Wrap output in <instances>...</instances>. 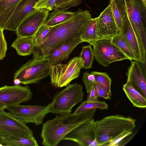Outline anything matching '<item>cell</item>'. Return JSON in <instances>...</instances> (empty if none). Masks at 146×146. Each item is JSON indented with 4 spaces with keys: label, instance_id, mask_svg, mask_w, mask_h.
<instances>
[{
    "label": "cell",
    "instance_id": "obj_1",
    "mask_svg": "<svg viewBox=\"0 0 146 146\" xmlns=\"http://www.w3.org/2000/svg\"><path fill=\"white\" fill-rule=\"evenodd\" d=\"M92 18L88 11L79 9L70 18L53 26L41 43L34 47L33 59H43L54 48L73 38L81 36Z\"/></svg>",
    "mask_w": 146,
    "mask_h": 146
},
{
    "label": "cell",
    "instance_id": "obj_2",
    "mask_svg": "<svg viewBox=\"0 0 146 146\" xmlns=\"http://www.w3.org/2000/svg\"><path fill=\"white\" fill-rule=\"evenodd\" d=\"M94 108L78 113H67L58 115L42 124L40 135L42 144L56 146L70 131L80 124L92 118Z\"/></svg>",
    "mask_w": 146,
    "mask_h": 146
},
{
    "label": "cell",
    "instance_id": "obj_3",
    "mask_svg": "<svg viewBox=\"0 0 146 146\" xmlns=\"http://www.w3.org/2000/svg\"><path fill=\"white\" fill-rule=\"evenodd\" d=\"M136 121L130 117L116 115L95 122L97 146H108L123 134L134 129Z\"/></svg>",
    "mask_w": 146,
    "mask_h": 146
},
{
    "label": "cell",
    "instance_id": "obj_4",
    "mask_svg": "<svg viewBox=\"0 0 146 146\" xmlns=\"http://www.w3.org/2000/svg\"><path fill=\"white\" fill-rule=\"evenodd\" d=\"M129 20L138 44L141 62H146V5L142 0H125Z\"/></svg>",
    "mask_w": 146,
    "mask_h": 146
},
{
    "label": "cell",
    "instance_id": "obj_5",
    "mask_svg": "<svg viewBox=\"0 0 146 146\" xmlns=\"http://www.w3.org/2000/svg\"><path fill=\"white\" fill-rule=\"evenodd\" d=\"M66 87L54 95L49 107L50 113L60 115L70 113L72 108L83 100L84 93L81 84L75 83Z\"/></svg>",
    "mask_w": 146,
    "mask_h": 146
},
{
    "label": "cell",
    "instance_id": "obj_6",
    "mask_svg": "<svg viewBox=\"0 0 146 146\" xmlns=\"http://www.w3.org/2000/svg\"><path fill=\"white\" fill-rule=\"evenodd\" d=\"M84 61L79 57L71 59L66 64L60 63L50 66L49 75L50 84L56 88L66 86L80 75V70L83 68Z\"/></svg>",
    "mask_w": 146,
    "mask_h": 146
},
{
    "label": "cell",
    "instance_id": "obj_7",
    "mask_svg": "<svg viewBox=\"0 0 146 146\" xmlns=\"http://www.w3.org/2000/svg\"><path fill=\"white\" fill-rule=\"evenodd\" d=\"M50 66L48 59H31L15 72L14 79L25 85L38 83L49 75Z\"/></svg>",
    "mask_w": 146,
    "mask_h": 146
},
{
    "label": "cell",
    "instance_id": "obj_8",
    "mask_svg": "<svg viewBox=\"0 0 146 146\" xmlns=\"http://www.w3.org/2000/svg\"><path fill=\"white\" fill-rule=\"evenodd\" d=\"M50 103L44 106L19 105L6 106L11 115L25 123L42 124L45 116L50 113Z\"/></svg>",
    "mask_w": 146,
    "mask_h": 146
},
{
    "label": "cell",
    "instance_id": "obj_9",
    "mask_svg": "<svg viewBox=\"0 0 146 146\" xmlns=\"http://www.w3.org/2000/svg\"><path fill=\"white\" fill-rule=\"evenodd\" d=\"M93 50L96 60L102 66L108 67L115 61L129 59L111 40L103 39L98 40L93 45Z\"/></svg>",
    "mask_w": 146,
    "mask_h": 146
},
{
    "label": "cell",
    "instance_id": "obj_10",
    "mask_svg": "<svg viewBox=\"0 0 146 146\" xmlns=\"http://www.w3.org/2000/svg\"><path fill=\"white\" fill-rule=\"evenodd\" d=\"M4 109L0 111V135L4 137L33 136V131L25 123L13 117Z\"/></svg>",
    "mask_w": 146,
    "mask_h": 146
},
{
    "label": "cell",
    "instance_id": "obj_11",
    "mask_svg": "<svg viewBox=\"0 0 146 146\" xmlns=\"http://www.w3.org/2000/svg\"><path fill=\"white\" fill-rule=\"evenodd\" d=\"M49 11L45 9H34L22 21L15 32L17 37L33 36L39 28L45 24Z\"/></svg>",
    "mask_w": 146,
    "mask_h": 146
},
{
    "label": "cell",
    "instance_id": "obj_12",
    "mask_svg": "<svg viewBox=\"0 0 146 146\" xmlns=\"http://www.w3.org/2000/svg\"><path fill=\"white\" fill-rule=\"evenodd\" d=\"M95 122L92 118L86 121L69 132L63 140L72 141L79 146H97Z\"/></svg>",
    "mask_w": 146,
    "mask_h": 146
},
{
    "label": "cell",
    "instance_id": "obj_13",
    "mask_svg": "<svg viewBox=\"0 0 146 146\" xmlns=\"http://www.w3.org/2000/svg\"><path fill=\"white\" fill-rule=\"evenodd\" d=\"M32 95L28 86L6 85L0 87V103L4 104L6 106L19 105L28 101Z\"/></svg>",
    "mask_w": 146,
    "mask_h": 146
},
{
    "label": "cell",
    "instance_id": "obj_14",
    "mask_svg": "<svg viewBox=\"0 0 146 146\" xmlns=\"http://www.w3.org/2000/svg\"><path fill=\"white\" fill-rule=\"evenodd\" d=\"M96 19L98 40H111L120 32L114 19L110 3Z\"/></svg>",
    "mask_w": 146,
    "mask_h": 146
},
{
    "label": "cell",
    "instance_id": "obj_15",
    "mask_svg": "<svg viewBox=\"0 0 146 146\" xmlns=\"http://www.w3.org/2000/svg\"><path fill=\"white\" fill-rule=\"evenodd\" d=\"M82 42H83L81 36L73 38L52 49L44 58L48 59L50 66L60 63L68 59L70 54L77 45Z\"/></svg>",
    "mask_w": 146,
    "mask_h": 146
},
{
    "label": "cell",
    "instance_id": "obj_16",
    "mask_svg": "<svg viewBox=\"0 0 146 146\" xmlns=\"http://www.w3.org/2000/svg\"><path fill=\"white\" fill-rule=\"evenodd\" d=\"M131 64L126 73L127 82L132 87L146 98V79L142 68L139 62L131 60Z\"/></svg>",
    "mask_w": 146,
    "mask_h": 146
},
{
    "label": "cell",
    "instance_id": "obj_17",
    "mask_svg": "<svg viewBox=\"0 0 146 146\" xmlns=\"http://www.w3.org/2000/svg\"><path fill=\"white\" fill-rule=\"evenodd\" d=\"M38 0H21L7 22L5 29L15 32L23 19L35 9L34 6Z\"/></svg>",
    "mask_w": 146,
    "mask_h": 146
},
{
    "label": "cell",
    "instance_id": "obj_18",
    "mask_svg": "<svg viewBox=\"0 0 146 146\" xmlns=\"http://www.w3.org/2000/svg\"><path fill=\"white\" fill-rule=\"evenodd\" d=\"M120 32L129 45L136 60L140 62L141 58L137 41L127 16L122 18V25Z\"/></svg>",
    "mask_w": 146,
    "mask_h": 146
},
{
    "label": "cell",
    "instance_id": "obj_19",
    "mask_svg": "<svg viewBox=\"0 0 146 146\" xmlns=\"http://www.w3.org/2000/svg\"><path fill=\"white\" fill-rule=\"evenodd\" d=\"M21 0H0V29L2 31Z\"/></svg>",
    "mask_w": 146,
    "mask_h": 146
},
{
    "label": "cell",
    "instance_id": "obj_20",
    "mask_svg": "<svg viewBox=\"0 0 146 146\" xmlns=\"http://www.w3.org/2000/svg\"><path fill=\"white\" fill-rule=\"evenodd\" d=\"M33 36L17 37L11 47L15 49L19 55H30L32 54L34 46Z\"/></svg>",
    "mask_w": 146,
    "mask_h": 146
},
{
    "label": "cell",
    "instance_id": "obj_21",
    "mask_svg": "<svg viewBox=\"0 0 146 146\" xmlns=\"http://www.w3.org/2000/svg\"><path fill=\"white\" fill-rule=\"evenodd\" d=\"M122 89L133 106L142 108H146V98L133 88L129 82H127L123 85Z\"/></svg>",
    "mask_w": 146,
    "mask_h": 146
},
{
    "label": "cell",
    "instance_id": "obj_22",
    "mask_svg": "<svg viewBox=\"0 0 146 146\" xmlns=\"http://www.w3.org/2000/svg\"><path fill=\"white\" fill-rule=\"evenodd\" d=\"M74 13L54 8V10L49 14L45 24L49 26H54L70 18Z\"/></svg>",
    "mask_w": 146,
    "mask_h": 146
},
{
    "label": "cell",
    "instance_id": "obj_23",
    "mask_svg": "<svg viewBox=\"0 0 146 146\" xmlns=\"http://www.w3.org/2000/svg\"><path fill=\"white\" fill-rule=\"evenodd\" d=\"M83 42L94 45L98 40L96 18H92L81 36Z\"/></svg>",
    "mask_w": 146,
    "mask_h": 146
},
{
    "label": "cell",
    "instance_id": "obj_24",
    "mask_svg": "<svg viewBox=\"0 0 146 146\" xmlns=\"http://www.w3.org/2000/svg\"><path fill=\"white\" fill-rule=\"evenodd\" d=\"M111 41L130 61L136 60L131 47L120 32L114 36Z\"/></svg>",
    "mask_w": 146,
    "mask_h": 146
},
{
    "label": "cell",
    "instance_id": "obj_25",
    "mask_svg": "<svg viewBox=\"0 0 146 146\" xmlns=\"http://www.w3.org/2000/svg\"><path fill=\"white\" fill-rule=\"evenodd\" d=\"M3 137L7 146H39L33 136L29 138L16 136Z\"/></svg>",
    "mask_w": 146,
    "mask_h": 146
},
{
    "label": "cell",
    "instance_id": "obj_26",
    "mask_svg": "<svg viewBox=\"0 0 146 146\" xmlns=\"http://www.w3.org/2000/svg\"><path fill=\"white\" fill-rule=\"evenodd\" d=\"M90 73L94 76L96 82L109 94L112 95L111 86L112 80L110 77L106 72L92 71Z\"/></svg>",
    "mask_w": 146,
    "mask_h": 146
},
{
    "label": "cell",
    "instance_id": "obj_27",
    "mask_svg": "<svg viewBox=\"0 0 146 146\" xmlns=\"http://www.w3.org/2000/svg\"><path fill=\"white\" fill-rule=\"evenodd\" d=\"M108 105L105 101H98L91 102L87 100L83 102L74 113H78L83 111L94 108H99L102 110H107Z\"/></svg>",
    "mask_w": 146,
    "mask_h": 146
},
{
    "label": "cell",
    "instance_id": "obj_28",
    "mask_svg": "<svg viewBox=\"0 0 146 146\" xmlns=\"http://www.w3.org/2000/svg\"><path fill=\"white\" fill-rule=\"evenodd\" d=\"M92 45L90 44L82 46V49L79 57L84 61L83 68L89 69L92 68V63L94 59V56Z\"/></svg>",
    "mask_w": 146,
    "mask_h": 146
},
{
    "label": "cell",
    "instance_id": "obj_29",
    "mask_svg": "<svg viewBox=\"0 0 146 146\" xmlns=\"http://www.w3.org/2000/svg\"><path fill=\"white\" fill-rule=\"evenodd\" d=\"M53 27L48 26L45 24L39 28L33 36L34 47L38 46L41 43L45 36Z\"/></svg>",
    "mask_w": 146,
    "mask_h": 146
},
{
    "label": "cell",
    "instance_id": "obj_30",
    "mask_svg": "<svg viewBox=\"0 0 146 146\" xmlns=\"http://www.w3.org/2000/svg\"><path fill=\"white\" fill-rule=\"evenodd\" d=\"M81 1L82 0H56L54 8L67 10L72 7L80 5Z\"/></svg>",
    "mask_w": 146,
    "mask_h": 146
},
{
    "label": "cell",
    "instance_id": "obj_31",
    "mask_svg": "<svg viewBox=\"0 0 146 146\" xmlns=\"http://www.w3.org/2000/svg\"><path fill=\"white\" fill-rule=\"evenodd\" d=\"M56 0H38L35 3V9H45L49 11L53 10L56 6Z\"/></svg>",
    "mask_w": 146,
    "mask_h": 146
},
{
    "label": "cell",
    "instance_id": "obj_32",
    "mask_svg": "<svg viewBox=\"0 0 146 146\" xmlns=\"http://www.w3.org/2000/svg\"><path fill=\"white\" fill-rule=\"evenodd\" d=\"M84 83L87 92L88 94L96 83L94 75L88 72H84L82 79Z\"/></svg>",
    "mask_w": 146,
    "mask_h": 146
},
{
    "label": "cell",
    "instance_id": "obj_33",
    "mask_svg": "<svg viewBox=\"0 0 146 146\" xmlns=\"http://www.w3.org/2000/svg\"><path fill=\"white\" fill-rule=\"evenodd\" d=\"M110 3L115 22L118 27L120 30L122 25V18L121 15L113 0H110Z\"/></svg>",
    "mask_w": 146,
    "mask_h": 146
},
{
    "label": "cell",
    "instance_id": "obj_34",
    "mask_svg": "<svg viewBox=\"0 0 146 146\" xmlns=\"http://www.w3.org/2000/svg\"><path fill=\"white\" fill-rule=\"evenodd\" d=\"M7 45L3 31L0 29V60H3L6 56Z\"/></svg>",
    "mask_w": 146,
    "mask_h": 146
},
{
    "label": "cell",
    "instance_id": "obj_35",
    "mask_svg": "<svg viewBox=\"0 0 146 146\" xmlns=\"http://www.w3.org/2000/svg\"><path fill=\"white\" fill-rule=\"evenodd\" d=\"M94 89L95 94L98 97H101L105 99H111L112 95L105 91L102 87L96 82L94 86Z\"/></svg>",
    "mask_w": 146,
    "mask_h": 146
},
{
    "label": "cell",
    "instance_id": "obj_36",
    "mask_svg": "<svg viewBox=\"0 0 146 146\" xmlns=\"http://www.w3.org/2000/svg\"><path fill=\"white\" fill-rule=\"evenodd\" d=\"M113 0L120 13L122 18L124 16H127L125 0Z\"/></svg>",
    "mask_w": 146,
    "mask_h": 146
},
{
    "label": "cell",
    "instance_id": "obj_37",
    "mask_svg": "<svg viewBox=\"0 0 146 146\" xmlns=\"http://www.w3.org/2000/svg\"><path fill=\"white\" fill-rule=\"evenodd\" d=\"M88 94L86 100L91 102H96L98 101V97L95 94L94 86L92 88L90 92Z\"/></svg>",
    "mask_w": 146,
    "mask_h": 146
},
{
    "label": "cell",
    "instance_id": "obj_38",
    "mask_svg": "<svg viewBox=\"0 0 146 146\" xmlns=\"http://www.w3.org/2000/svg\"><path fill=\"white\" fill-rule=\"evenodd\" d=\"M132 132V131L126 132L119 137L115 140L111 142L108 146H116L118 143L124 137L131 134Z\"/></svg>",
    "mask_w": 146,
    "mask_h": 146
},
{
    "label": "cell",
    "instance_id": "obj_39",
    "mask_svg": "<svg viewBox=\"0 0 146 146\" xmlns=\"http://www.w3.org/2000/svg\"><path fill=\"white\" fill-rule=\"evenodd\" d=\"M0 146H7L6 143L3 136L0 135Z\"/></svg>",
    "mask_w": 146,
    "mask_h": 146
},
{
    "label": "cell",
    "instance_id": "obj_40",
    "mask_svg": "<svg viewBox=\"0 0 146 146\" xmlns=\"http://www.w3.org/2000/svg\"><path fill=\"white\" fill-rule=\"evenodd\" d=\"M14 83L15 85H19L21 83V82L19 80L15 79H14Z\"/></svg>",
    "mask_w": 146,
    "mask_h": 146
},
{
    "label": "cell",
    "instance_id": "obj_41",
    "mask_svg": "<svg viewBox=\"0 0 146 146\" xmlns=\"http://www.w3.org/2000/svg\"><path fill=\"white\" fill-rule=\"evenodd\" d=\"M6 107V106L4 104L0 103V111L3 109H5Z\"/></svg>",
    "mask_w": 146,
    "mask_h": 146
},
{
    "label": "cell",
    "instance_id": "obj_42",
    "mask_svg": "<svg viewBox=\"0 0 146 146\" xmlns=\"http://www.w3.org/2000/svg\"><path fill=\"white\" fill-rule=\"evenodd\" d=\"M145 5H146V0H142Z\"/></svg>",
    "mask_w": 146,
    "mask_h": 146
}]
</instances>
